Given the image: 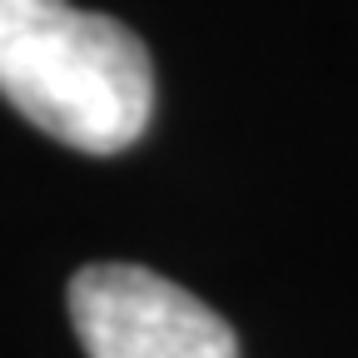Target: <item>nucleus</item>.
I'll return each instance as SVG.
<instances>
[{
    "label": "nucleus",
    "mask_w": 358,
    "mask_h": 358,
    "mask_svg": "<svg viewBox=\"0 0 358 358\" xmlns=\"http://www.w3.org/2000/svg\"><path fill=\"white\" fill-rule=\"evenodd\" d=\"M0 95L80 155H120L150 129L155 65L129 25L70 0H0Z\"/></svg>",
    "instance_id": "1"
},
{
    "label": "nucleus",
    "mask_w": 358,
    "mask_h": 358,
    "mask_svg": "<svg viewBox=\"0 0 358 358\" xmlns=\"http://www.w3.org/2000/svg\"><path fill=\"white\" fill-rule=\"evenodd\" d=\"M70 324L90 358H239V338L189 289L140 264H85Z\"/></svg>",
    "instance_id": "2"
}]
</instances>
